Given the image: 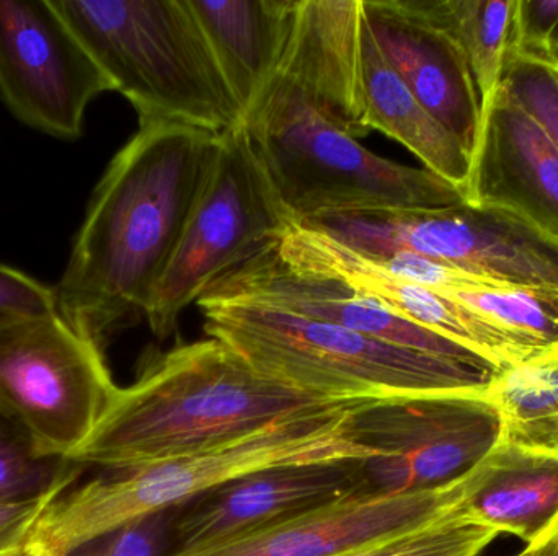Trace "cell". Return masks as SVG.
<instances>
[{
	"mask_svg": "<svg viewBox=\"0 0 558 556\" xmlns=\"http://www.w3.org/2000/svg\"><path fill=\"white\" fill-rule=\"evenodd\" d=\"M219 137L183 124H140L98 182L54 291L59 316L104 351L146 313L208 182Z\"/></svg>",
	"mask_w": 558,
	"mask_h": 556,
	"instance_id": "cell-1",
	"label": "cell"
},
{
	"mask_svg": "<svg viewBox=\"0 0 558 556\" xmlns=\"http://www.w3.org/2000/svg\"><path fill=\"white\" fill-rule=\"evenodd\" d=\"M325 401L258 372L216 338L177 346L117 387L71 462L126 470L228 446Z\"/></svg>",
	"mask_w": 558,
	"mask_h": 556,
	"instance_id": "cell-2",
	"label": "cell"
},
{
	"mask_svg": "<svg viewBox=\"0 0 558 556\" xmlns=\"http://www.w3.org/2000/svg\"><path fill=\"white\" fill-rule=\"evenodd\" d=\"M196 306L206 336L234 348L267 378L325 401L485 395L504 371L403 348L252 300L205 294Z\"/></svg>",
	"mask_w": 558,
	"mask_h": 556,
	"instance_id": "cell-3",
	"label": "cell"
},
{
	"mask_svg": "<svg viewBox=\"0 0 558 556\" xmlns=\"http://www.w3.org/2000/svg\"><path fill=\"white\" fill-rule=\"evenodd\" d=\"M357 404H331L277 421L228 446L88 480L62 493L39 519L29 547L74 556L123 526L183 508L205 493L258 470L328 460H367L348 431Z\"/></svg>",
	"mask_w": 558,
	"mask_h": 556,
	"instance_id": "cell-4",
	"label": "cell"
},
{
	"mask_svg": "<svg viewBox=\"0 0 558 556\" xmlns=\"http://www.w3.org/2000/svg\"><path fill=\"white\" fill-rule=\"evenodd\" d=\"M65 25L140 114L222 136L244 126L189 0H51Z\"/></svg>",
	"mask_w": 558,
	"mask_h": 556,
	"instance_id": "cell-5",
	"label": "cell"
},
{
	"mask_svg": "<svg viewBox=\"0 0 558 556\" xmlns=\"http://www.w3.org/2000/svg\"><path fill=\"white\" fill-rule=\"evenodd\" d=\"M244 126L279 201L295 222L465 205L451 183L371 152L282 85L268 88Z\"/></svg>",
	"mask_w": 558,
	"mask_h": 556,
	"instance_id": "cell-6",
	"label": "cell"
},
{
	"mask_svg": "<svg viewBox=\"0 0 558 556\" xmlns=\"http://www.w3.org/2000/svg\"><path fill=\"white\" fill-rule=\"evenodd\" d=\"M292 222L245 126L222 134L208 182L144 313L154 335H172L186 307L281 237Z\"/></svg>",
	"mask_w": 558,
	"mask_h": 556,
	"instance_id": "cell-7",
	"label": "cell"
},
{
	"mask_svg": "<svg viewBox=\"0 0 558 556\" xmlns=\"http://www.w3.org/2000/svg\"><path fill=\"white\" fill-rule=\"evenodd\" d=\"M117 387L104 349L59 313L0 325V401L43 457L71 459Z\"/></svg>",
	"mask_w": 558,
	"mask_h": 556,
	"instance_id": "cell-8",
	"label": "cell"
},
{
	"mask_svg": "<svg viewBox=\"0 0 558 556\" xmlns=\"http://www.w3.org/2000/svg\"><path fill=\"white\" fill-rule=\"evenodd\" d=\"M348 431L373 456L363 460L364 475L383 493L458 485L505 440L500 410L478 394L357 404Z\"/></svg>",
	"mask_w": 558,
	"mask_h": 556,
	"instance_id": "cell-9",
	"label": "cell"
},
{
	"mask_svg": "<svg viewBox=\"0 0 558 556\" xmlns=\"http://www.w3.org/2000/svg\"><path fill=\"white\" fill-rule=\"evenodd\" d=\"M369 257L415 254L517 286L558 291V247L520 222L465 205L435 211L363 212L311 219Z\"/></svg>",
	"mask_w": 558,
	"mask_h": 556,
	"instance_id": "cell-10",
	"label": "cell"
},
{
	"mask_svg": "<svg viewBox=\"0 0 558 556\" xmlns=\"http://www.w3.org/2000/svg\"><path fill=\"white\" fill-rule=\"evenodd\" d=\"M113 91L51 0H0V101L25 126L75 140L88 104Z\"/></svg>",
	"mask_w": 558,
	"mask_h": 556,
	"instance_id": "cell-11",
	"label": "cell"
},
{
	"mask_svg": "<svg viewBox=\"0 0 558 556\" xmlns=\"http://www.w3.org/2000/svg\"><path fill=\"white\" fill-rule=\"evenodd\" d=\"M363 490H371L363 460H328L247 473L177 509L173 554L252 534Z\"/></svg>",
	"mask_w": 558,
	"mask_h": 556,
	"instance_id": "cell-12",
	"label": "cell"
},
{
	"mask_svg": "<svg viewBox=\"0 0 558 556\" xmlns=\"http://www.w3.org/2000/svg\"><path fill=\"white\" fill-rule=\"evenodd\" d=\"M465 202L558 247V147L504 85L482 114Z\"/></svg>",
	"mask_w": 558,
	"mask_h": 556,
	"instance_id": "cell-13",
	"label": "cell"
},
{
	"mask_svg": "<svg viewBox=\"0 0 558 556\" xmlns=\"http://www.w3.org/2000/svg\"><path fill=\"white\" fill-rule=\"evenodd\" d=\"M462 486L464 482L422 492L363 490L252 534L169 556H337L451 515Z\"/></svg>",
	"mask_w": 558,
	"mask_h": 556,
	"instance_id": "cell-14",
	"label": "cell"
},
{
	"mask_svg": "<svg viewBox=\"0 0 558 556\" xmlns=\"http://www.w3.org/2000/svg\"><path fill=\"white\" fill-rule=\"evenodd\" d=\"M206 294L265 304L294 316L343 326L380 342L465 365L497 366L425 326L396 316L337 281L289 270L271 254L270 245L229 271Z\"/></svg>",
	"mask_w": 558,
	"mask_h": 556,
	"instance_id": "cell-15",
	"label": "cell"
},
{
	"mask_svg": "<svg viewBox=\"0 0 558 556\" xmlns=\"http://www.w3.org/2000/svg\"><path fill=\"white\" fill-rule=\"evenodd\" d=\"M363 26V0H298L271 84L295 91L354 139L373 133L364 97Z\"/></svg>",
	"mask_w": 558,
	"mask_h": 556,
	"instance_id": "cell-16",
	"label": "cell"
},
{
	"mask_svg": "<svg viewBox=\"0 0 558 556\" xmlns=\"http://www.w3.org/2000/svg\"><path fill=\"white\" fill-rule=\"evenodd\" d=\"M371 36L416 100L469 156L482 127V101L461 46L415 0H363Z\"/></svg>",
	"mask_w": 558,
	"mask_h": 556,
	"instance_id": "cell-17",
	"label": "cell"
},
{
	"mask_svg": "<svg viewBox=\"0 0 558 556\" xmlns=\"http://www.w3.org/2000/svg\"><path fill=\"white\" fill-rule=\"evenodd\" d=\"M456 511L541 547L558 532V456L504 441L464 480Z\"/></svg>",
	"mask_w": 558,
	"mask_h": 556,
	"instance_id": "cell-18",
	"label": "cell"
},
{
	"mask_svg": "<svg viewBox=\"0 0 558 556\" xmlns=\"http://www.w3.org/2000/svg\"><path fill=\"white\" fill-rule=\"evenodd\" d=\"M245 118L277 77L298 0H189Z\"/></svg>",
	"mask_w": 558,
	"mask_h": 556,
	"instance_id": "cell-19",
	"label": "cell"
},
{
	"mask_svg": "<svg viewBox=\"0 0 558 556\" xmlns=\"http://www.w3.org/2000/svg\"><path fill=\"white\" fill-rule=\"evenodd\" d=\"M363 81L369 129L402 144L423 163V169L451 183L465 198L471 180V156L390 67L366 23L363 26Z\"/></svg>",
	"mask_w": 558,
	"mask_h": 556,
	"instance_id": "cell-20",
	"label": "cell"
},
{
	"mask_svg": "<svg viewBox=\"0 0 558 556\" xmlns=\"http://www.w3.org/2000/svg\"><path fill=\"white\" fill-rule=\"evenodd\" d=\"M429 20L458 41L482 101L490 108L504 82L517 0H415Z\"/></svg>",
	"mask_w": 558,
	"mask_h": 556,
	"instance_id": "cell-21",
	"label": "cell"
},
{
	"mask_svg": "<svg viewBox=\"0 0 558 556\" xmlns=\"http://www.w3.org/2000/svg\"><path fill=\"white\" fill-rule=\"evenodd\" d=\"M505 443L558 456V346L505 368L488 388Z\"/></svg>",
	"mask_w": 558,
	"mask_h": 556,
	"instance_id": "cell-22",
	"label": "cell"
},
{
	"mask_svg": "<svg viewBox=\"0 0 558 556\" xmlns=\"http://www.w3.org/2000/svg\"><path fill=\"white\" fill-rule=\"evenodd\" d=\"M87 467L43 457L23 424L0 401V503L43 495Z\"/></svg>",
	"mask_w": 558,
	"mask_h": 556,
	"instance_id": "cell-23",
	"label": "cell"
},
{
	"mask_svg": "<svg viewBox=\"0 0 558 556\" xmlns=\"http://www.w3.org/2000/svg\"><path fill=\"white\" fill-rule=\"evenodd\" d=\"M497 320L501 325L539 346H558V291L549 287L507 284L482 293H462L449 297Z\"/></svg>",
	"mask_w": 558,
	"mask_h": 556,
	"instance_id": "cell-24",
	"label": "cell"
},
{
	"mask_svg": "<svg viewBox=\"0 0 558 556\" xmlns=\"http://www.w3.org/2000/svg\"><path fill=\"white\" fill-rule=\"evenodd\" d=\"M498 532L475 524L458 511L405 534L383 539L337 556H478Z\"/></svg>",
	"mask_w": 558,
	"mask_h": 556,
	"instance_id": "cell-25",
	"label": "cell"
},
{
	"mask_svg": "<svg viewBox=\"0 0 558 556\" xmlns=\"http://www.w3.org/2000/svg\"><path fill=\"white\" fill-rule=\"evenodd\" d=\"M501 85L523 104L558 147V62L508 58Z\"/></svg>",
	"mask_w": 558,
	"mask_h": 556,
	"instance_id": "cell-26",
	"label": "cell"
},
{
	"mask_svg": "<svg viewBox=\"0 0 558 556\" xmlns=\"http://www.w3.org/2000/svg\"><path fill=\"white\" fill-rule=\"evenodd\" d=\"M558 0H517L508 58L556 62Z\"/></svg>",
	"mask_w": 558,
	"mask_h": 556,
	"instance_id": "cell-27",
	"label": "cell"
},
{
	"mask_svg": "<svg viewBox=\"0 0 558 556\" xmlns=\"http://www.w3.org/2000/svg\"><path fill=\"white\" fill-rule=\"evenodd\" d=\"M172 511L147 516L123 526L74 556H163L172 534Z\"/></svg>",
	"mask_w": 558,
	"mask_h": 556,
	"instance_id": "cell-28",
	"label": "cell"
},
{
	"mask_svg": "<svg viewBox=\"0 0 558 556\" xmlns=\"http://www.w3.org/2000/svg\"><path fill=\"white\" fill-rule=\"evenodd\" d=\"M82 473L62 480L43 495L33 498L0 503V556H25L33 532L46 509L69 489L74 486Z\"/></svg>",
	"mask_w": 558,
	"mask_h": 556,
	"instance_id": "cell-29",
	"label": "cell"
},
{
	"mask_svg": "<svg viewBox=\"0 0 558 556\" xmlns=\"http://www.w3.org/2000/svg\"><path fill=\"white\" fill-rule=\"evenodd\" d=\"M51 313H58L54 287L0 263V325Z\"/></svg>",
	"mask_w": 558,
	"mask_h": 556,
	"instance_id": "cell-30",
	"label": "cell"
},
{
	"mask_svg": "<svg viewBox=\"0 0 558 556\" xmlns=\"http://www.w3.org/2000/svg\"><path fill=\"white\" fill-rule=\"evenodd\" d=\"M534 556H558V532L553 539L541 545V547L533 548Z\"/></svg>",
	"mask_w": 558,
	"mask_h": 556,
	"instance_id": "cell-31",
	"label": "cell"
},
{
	"mask_svg": "<svg viewBox=\"0 0 558 556\" xmlns=\"http://www.w3.org/2000/svg\"><path fill=\"white\" fill-rule=\"evenodd\" d=\"M25 556H52L43 552L41 548L28 547V552H26Z\"/></svg>",
	"mask_w": 558,
	"mask_h": 556,
	"instance_id": "cell-32",
	"label": "cell"
},
{
	"mask_svg": "<svg viewBox=\"0 0 558 556\" xmlns=\"http://www.w3.org/2000/svg\"><path fill=\"white\" fill-rule=\"evenodd\" d=\"M517 556H534V551H533V548H524V551L521 552V554L517 555Z\"/></svg>",
	"mask_w": 558,
	"mask_h": 556,
	"instance_id": "cell-33",
	"label": "cell"
},
{
	"mask_svg": "<svg viewBox=\"0 0 558 556\" xmlns=\"http://www.w3.org/2000/svg\"><path fill=\"white\" fill-rule=\"evenodd\" d=\"M556 62H558V49H557Z\"/></svg>",
	"mask_w": 558,
	"mask_h": 556,
	"instance_id": "cell-34",
	"label": "cell"
}]
</instances>
